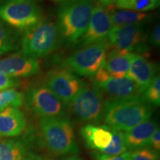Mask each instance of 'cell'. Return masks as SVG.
<instances>
[{
	"label": "cell",
	"mask_w": 160,
	"mask_h": 160,
	"mask_svg": "<svg viewBox=\"0 0 160 160\" xmlns=\"http://www.w3.org/2000/svg\"><path fill=\"white\" fill-rule=\"evenodd\" d=\"M133 55V53L112 48L106 53L104 68L111 77H127Z\"/></svg>",
	"instance_id": "cell-18"
},
{
	"label": "cell",
	"mask_w": 160,
	"mask_h": 160,
	"mask_svg": "<svg viewBox=\"0 0 160 160\" xmlns=\"http://www.w3.org/2000/svg\"><path fill=\"white\" fill-rule=\"evenodd\" d=\"M152 106L142 97L105 100L103 120L111 129L125 132L151 119Z\"/></svg>",
	"instance_id": "cell-2"
},
{
	"label": "cell",
	"mask_w": 160,
	"mask_h": 160,
	"mask_svg": "<svg viewBox=\"0 0 160 160\" xmlns=\"http://www.w3.org/2000/svg\"><path fill=\"white\" fill-rule=\"evenodd\" d=\"M157 128L155 121L148 119L124 132V137L128 151L149 147L151 135Z\"/></svg>",
	"instance_id": "cell-15"
},
{
	"label": "cell",
	"mask_w": 160,
	"mask_h": 160,
	"mask_svg": "<svg viewBox=\"0 0 160 160\" xmlns=\"http://www.w3.org/2000/svg\"><path fill=\"white\" fill-rule=\"evenodd\" d=\"M44 84L67 108L86 85L77 75L64 68L51 70Z\"/></svg>",
	"instance_id": "cell-9"
},
{
	"label": "cell",
	"mask_w": 160,
	"mask_h": 160,
	"mask_svg": "<svg viewBox=\"0 0 160 160\" xmlns=\"http://www.w3.org/2000/svg\"><path fill=\"white\" fill-rule=\"evenodd\" d=\"M105 100L104 95L92 82L87 84L72 101L69 108L83 122L95 125L103 119Z\"/></svg>",
	"instance_id": "cell-6"
},
{
	"label": "cell",
	"mask_w": 160,
	"mask_h": 160,
	"mask_svg": "<svg viewBox=\"0 0 160 160\" xmlns=\"http://www.w3.org/2000/svg\"><path fill=\"white\" fill-rule=\"evenodd\" d=\"M112 29L108 8L101 3L95 4L88 28L79 41L81 46L107 41Z\"/></svg>",
	"instance_id": "cell-11"
},
{
	"label": "cell",
	"mask_w": 160,
	"mask_h": 160,
	"mask_svg": "<svg viewBox=\"0 0 160 160\" xmlns=\"http://www.w3.org/2000/svg\"><path fill=\"white\" fill-rule=\"evenodd\" d=\"M93 157L95 160H131L128 151L117 156H108L95 151L93 153Z\"/></svg>",
	"instance_id": "cell-28"
},
{
	"label": "cell",
	"mask_w": 160,
	"mask_h": 160,
	"mask_svg": "<svg viewBox=\"0 0 160 160\" xmlns=\"http://www.w3.org/2000/svg\"><path fill=\"white\" fill-rule=\"evenodd\" d=\"M19 85V80L10 77L0 72V91L8 88H13Z\"/></svg>",
	"instance_id": "cell-27"
},
{
	"label": "cell",
	"mask_w": 160,
	"mask_h": 160,
	"mask_svg": "<svg viewBox=\"0 0 160 160\" xmlns=\"http://www.w3.org/2000/svg\"><path fill=\"white\" fill-rule=\"evenodd\" d=\"M148 42L150 45L153 46V47H159L160 45V26L159 24L153 28L152 30L150 36L148 37Z\"/></svg>",
	"instance_id": "cell-29"
},
{
	"label": "cell",
	"mask_w": 160,
	"mask_h": 160,
	"mask_svg": "<svg viewBox=\"0 0 160 160\" xmlns=\"http://www.w3.org/2000/svg\"><path fill=\"white\" fill-rule=\"evenodd\" d=\"M157 65L142 55L134 53L127 77L145 91L157 76Z\"/></svg>",
	"instance_id": "cell-14"
},
{
	"label": "cell",
	"mask_w": 160,
	"mask_h": 160,
	"mask_svg": "<svg viewBox=\"0 0 160 160\" xmlns=\"http://www.w3.org/2000/svg\"><path fill=\"white\" fill-rule=\"evenodd\" d=\"M64 160H83L81 157H79L77 154L76 155H71L68 157H67Z\"/></svg>",
	"instance_id": "cell-33"
},
{
	"label": "cell",
	"mask_w": 160,
	"mask_h": 160,
	"mask_svg": "<svg viewBox=\"0 0 160 160\" xmlns=\"http://www.w3.org/2000/svg\"><path fill=\"white\" fill-rule=\"evenodd\" d=\"M62 42L57 22L42 20L25 31L22 40V53L37 59L51 53Z\"/></svg>",
	"instance_id": "cell-4"
},
{
	"label": "cell",
	"mask_w": 160,
	"mask_h": 160,
	"mask_svg": "<svg viewBox=\"0 0 160 160\" xmlns=\"http://www.w3.org/2000/svg\"><path fill=\"white\" fill-rule=\"evenodd\" d=\"M39 126L44 143L50 152L57 156L78 154L74 130L68 118H41Z\"/></svg>",
	"instance_id": "cell-3"
},
{
	"label": "cell",
	"mask_w": 160,
	"mask_h": 160,
	"mask_svg": "<svg viewBox=\"0 0 160 160\" xmlns=\"http://www.w3.org/2000/svg\"><path fill=\"white\" fill-rule=\"evenodd\" d=\"M107 8H108L111 16L112 28L131 24L143 23L150 17V15L143 12L118 9L112 6Z\"/></svg>",
	"instance_id": "cell-19"
},
{
	"label": "cell",
	"mask_w": 160,
	"mask_h": 160,
	"mask_svg": "<svg viewBox=\"0 0 160 160\" xmlns=\"http://www.w3.org/2000/svg\"><path fill=\"white\" fill-rule=\"evenodd\" d=\"M107 41L109 46L120 51L142 56L148 51L142 23L112 28Z\"/></svg>",
	"instance_id": "cell-10"
},
{
	"label": "cell",
	"mask_w": 160,
	"mask_h": 160,
	"mask_svg": "<svg viewBox=\"0 0 160 160\" xmlns=\"http://www.w3.org/2000/svg\"><path fill=\"white\" fill-rule=\"evenodd\" d=\"M53 1H56V2H64L65 0H53Z\"/></svg>",
	"instance_id": "cell-35"
},
{
	"label": "cell",
	"mask_w": 160,
	"mask_h": 160,
	"mask_svg": "<svg viewBox=\"0 0 160 160\" xmlns=\"http://www.w3.org/2000/svg\"><path fill=\"white\" fill-rule=\"evenodd\" d=\"M28 151L26 143L22 140H0V160H23Z\"/></svg>",
	"instance_id": "cell-20"
},
{
	"label": "cell",
	"mask_w": 160,
	"mask_h": 160,
	"mask_svg": "<svg viewBox=\"0 0 160 160\" xmlns=\"http://www.w3.org/2000/svg\"><path fill=\"white\" fill-rule=\"evenodd\" d=\"M80 134L88 148L98 152L105 149L112 139L111 130L105 125L98 126L87 124L81 128Z\"/></svg>",
	"instance_id": "cell-16"
},
{
	"label": "cell",
	"mask_w": 160,
	"mask_h": 160,
	"mask_svg": "<svg viewBox=\"0 0 160 160\" xmlns=\"http://www.w3.org/2000/svg\"><path fill=\"white\" fill-rule=\"evenodd\" d=\"M0 19L13 28L27 31L42 20L33 0H14L0 5Z\"/></svg>",
	"instance_id": "cell-7"
},
{
	"label": "cell",
	"mask_w": 160,
	"mask_h": 160,
	"mask_svg": "<svg viewBox=\"0 0 160 160\" xmlns=\"http://www.w3.org/2000/svg\"><path fill=\"white\" fill-rule=\"evenodd\" d=\"M25 100L32 111L41 118L65 117L67 115L68 108L44 83L30 87Z\"/></svg>",
	"instance_id": "cell-8"
},
{
	"label": "cell",
	"mask_w": 160,
	"mask_h": 160,
	"mask_svg": "<svg viewBox=\"0 0 160 160\" xmlns=\"http://www.w3.org/2000/svg\"><path fill=\"white\" fill-rule=\"evenodd\" d=\"M157 1H158V2H159V0H157Z\"/></svg>",
	"instance_id": "cell-36"
},
{
	"label": "cell",
	"mask_w": 160,
	"mask_h": 160,
	"mask_svg": "<svg viewBox=\"0 0 160 160\" xmlns=\"http://www.w3.org/2000/svg\"><path fill=\"white\" fill-rule=\"evenodd\" d=\"M109 45L108 41L81 46L62 63V68L76 75L93 77L102 67Z\"/></svg>",
	"instance_id": "cell-5"
},
{
	"label": "cell",
	"mask_w": 160,
	"mask_h": 160,
	"mask_svg": "<svg viewBox=\"0 0 160 160\" xmlns=\"http://www.w3.org/2000/svg\"><path fill=\"white\" fill-rule=\"evenodd\" d=\"M17 48V45L14 37L0 21V56Z\"/></svg>",
	"instance_id": "cell-25"
},
{
	"label": "cell",
	"mask_w": 160,
	"mask_h": 160,
	"mask_svg": "<svg viewBox=\"0 0 160 160\" xmlns=\"http://www.w3.org/2000/svg\"><path fill=\"white\" fill-rule=\"evenodd\" d=\"M131 160H159V152L150 147L128 151Z\"/></svg>",
	"instance_id": "cell-26"
},
{
	"label": "cell",
	"mask_w": 160,
	"mask_h": 160,
	"mask_svg": "<svg viewBox=\"0 0 160 160\" xmlns=\"http://www.w3.org/2000/svg\"><path fill=\"white\" fill-rule=\"evenodd\" d=\"M10 1H14V0H0V4H3L5 2H7Z\"/></svg>",
	"instance_id": "cell-34"
},
{
	"label": "cell",
	"mask_w": 160,
	"mask_h": 160,
	"mask_svg": "<svg viewBox=\"0 0 160 160\" xmlns=\"http://www.w3.org/2000/svg\"><path fill=\"white\" fill-rule=\"evenodd\" d=\"M112 139L109 145L99 153L108 156H117L128 151L126 147L124 132L111 129Z\"/></svg>",
	"instance_id": "cell-23"
},
{
	"label": "cell",
	"mask_w": 160,
	"mask_h": 160,
	"mask_svg": "<svg viewBox=\"0 0 160 160\" xmlns=\"http://www.w3.org/2000/svg\"><path fill=\"white\" fill-rule=\"evenodd\" d=\"M114 6L118 9L143 12L157 8L159 6L157 0H115Z\"/></svg>",
	"instance_id": "cell-21"
},
{
	"label": "cell",
	"mask_w": 160,
	"mask_h": 160,
	"mask_svg": "<svg viewBox=\"0 0 160 160\" xmlns=\"http://www.w3.org/2000/svg\"><path fill=\"white\" fill-rule=\"evenodd\" d=\"M142 98L150 105H160V77L157 75L148 87L143 92Z\"/></svg>",
	"instance_id": "cell-24"
},
{
	"label": "cell",
	"mask_w": 160,
	"mask_h": 160,
	"mask_svg": "<svg viewBox=\"0 0 160 160\" xmlns=\"http://www.w3.org/2000/svg\"><path fill=\"white\" fill-rule=\"evenodd\" d=\"M26 126V119L19 108H8L0 112V137H16Z\"/></svg>",
	"instance_id": "cell-17"
},
{
	"label": "cell",
	"mask_w": 160,
	"mask_h": 160,
	"mask_svg": "<svg viewBox=\"0 0 160 160\" xmlns=\"http://www.w3.org/2000/svg\"><path fill=\"white\" fill-rule=\"evenodd\" d=\"M23 160H51L45 156H43L39 153H33V152L28 151L24 157Z\"/></svg>",
	"instance_id": "cell-31"
},
{
	"label": "cell",
	"mask_w": 160,
	"mask_h": 160,
	"mask_svg": "<svg viewBox=\"0 0 160 160\" xmlns=\"http://www.w3.org/2000/svg\"><path fill=\"white\" fill-rule=\"evenodd\" d=\"M94 6V0L62 2L57 22L62 42L68 45L79 44L88 28Z\"/></svg>",
	"instance_id": "cell-1"
},
{
	"label": "cell",
	"mask_w": 160,
	"mask_h": 160,
	"mask_svg": "<svg viewBox=\"0 0 160 160\" xmlns=\"http://www.w3.org/2000/svg\"><path fill=\"white\" fill-rule=\"evenodd\" d=\"M149 147L154 151L159 152L160 150V130L157 128L151 135L149 142Z\"/></svg>",
	"instance_id": "cell-30"
},
{
	"label": "cell",
	"mask_w": 160,
	"mask_h": 160,
	"mask_svg": "<svg viewBox=\"0 0 160 160\" xmlns=\"http://www.w3.org/2000/svg\"><path fill=\"white\" fill-rule=\"evenodd\" d=\"M100 2L102 5H103L105 7H110V6H112L113 3H114L115 0H99Z\"/></svg>",
	"instance_id": "cell-32"
},
{
	"label": "cell",
	"mask_w": 160,
	"mask_h": 160,
	"mask_svg": "<svg viewBox=\"0 0 160 160\" xmlns=\"http://www.w3.org/2000/svg\"><path fill=\"white\" fill-rule=\"evenodd\" d=\"M39 62L22 53H13L0 59V72L15 79L31 77L39 73Z\"/></svg>",
	"instance_id": "cell-13"
},
{
	"label": "cell",
	"mask_w": 160,
	"mask_h": 160,
	"mask_svg": "<svg viewBox=\"0 0 160 160\" xmlns=\"http://www.w3.org/2000/svg\"><path fill=\"white\" fill-rule=\"evenodd\" d=\"M95 84V83H94ZM108 99L117 100L142 97L143 92L133 80L128 77H109L103 82L95 84Z\"/></svg>",
	"instance_id": "cell-12"
},
{
	"label": "cell",
	"mask_w": 160,
	"mask_h": 160,
	"mask_svg": "<svg viewBox=\"0 0 160 160\" xmlns=\"http://www.w3.org/2000/svg\"><path fill=\"white\" fill-rule=\"evenodd\" d=\"M25 102V95L15 88L0 91V112L8 108H19Z\"/></svg>",
	"instance_id": "cell-22"
}]
</instances>
